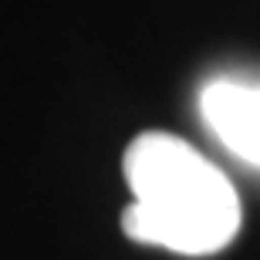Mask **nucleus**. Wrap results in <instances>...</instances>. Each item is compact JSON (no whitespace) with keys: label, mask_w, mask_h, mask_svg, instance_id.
Returning a JSON list of instances; mask_svg holds the SVG:
<instances>
[{"label":"nucleus","mask_w":260,"mask_h":260,"mask_svg":"<svg viewBox=\"0 0 260 260\" xmlns=\"http://www.w3.org/2000/svg\"><path fill=\"white\" fill-rule=\"evenodd\" d=\"M200 112L233 155L260 166V85L216 78L200 91Z\"/></svg>","instance_id":"obj_2"},{"label":"nucleus","mask_w":260,"mask_h":260,"mask_svg":"<svg viewBox=\"0 0 260 260\" xmlns=\"http://www.w3.org/2000/svg\"><path fill=\"white\" fill-rule=\"evenodd\" d=\"M125 179L135 203L122 213L125 237L176 253H216L240 230L237 189L189 142L145 132L125 149Z\"/></svg>","instance_id":"obj_1"}]
</instances>
